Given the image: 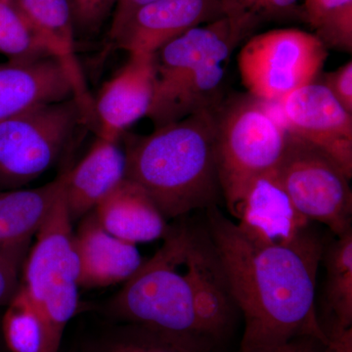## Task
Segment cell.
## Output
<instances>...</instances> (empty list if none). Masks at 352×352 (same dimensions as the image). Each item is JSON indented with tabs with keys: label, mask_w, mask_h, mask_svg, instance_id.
I'll list each match as a JSON object with an SVG mask.
<instances>
[{
	"label": "cell",
	"mask_w": 352,
	"mask_h": 352,
	"mask_svg": "<svg viewBox=\"0 0 352 352\" xmlns=\"http://www.w3.org/2000/svg\"><path fill=\"white\" fill-rule=\"evenodd\" d=\"M207 233L234 302L244 318L240 352L311 336L328 344L315 308L324 238L310 228L289 245L252 239L215 207Z\"/></svg>",
	"instance_id": "obj_1"
},
{
	"label": "cell",
	"mask_w": 352,
	"mask_h": 352,
	"mask_svg": "<svg viewBox=\"0 0 352 352\" xmlns=\"http://www.w3.org/2000/svg\"><path fill=\"white\" fill-rule=\"evenodd\" d=\"M217 110L201 111L129 139L126 179L139 185L166 219L214 207L221 195Z\"/></svg>",
	"instance_id": "obj_2"
},
{
	"label": "cell",
	"mask_w": 352,
	"mask_h": 352,
	"mask_svg": "<svg viewBox=\"0 0 352 352\" xmlns=\"http://www.w3.org/2000/svg\"><path fill=\"white\" fill-rule=\"evenodd\" d=\"M247 32L224 16L189 30L155 53L156 83L147 115L155 129L219 107L227 62Z\"/></svg>",
	"instance_id": "obj_3"
},
{
	"label": "cell",
	"mask_w": 352,
	"mask_h": 352,
	"mask_svg": "<svg viewBox=\"0 0 352 352\" xmlns=\"http://www.w3.org/2000/svg\"><path fill=\"white\" fill-rule=\"evenodd\" d=\"M192 236L188 226L170 227L156 254L111 298L107 309L113 318L171 337L215 344L201 332L194 310Z\"/></svg>",
	"instance_id": "obj_4"
},
{
	"label": "cell",
	"mask_w": 352,
	"mask_h": 352,
	"mask_svg": "<svg viewBox=\"0 0 352 352\" xmlns=\"http://www.w3.org/2000/svg\"><path fill=\"white\" fill-rule=\"evenodd\" d=\"M217 161L221 195L235 219L245 192L276 170L288 132L265 102L241 97L217 109Z\"/></svg>",
	"instance_id": "obj_5"
},
{
	"label": "cell",
	"mask_w": 352,
	"mask_h": 352,
	"mask_svg": "<svg viewBox=\"0 0 352 352\" xmlns=\"http://www.w3.org/2000/svg\"><path fill=\"white\" fill-rule=\"evenodd\" d=\"M74 235L63 193L36 233L22 268L21 286L45 331L43 352H59L65 329L78 311L80 267Z\"/></svg>",
	"instance_id": "obj_6"
},
{
	"label": "cell",
	"mask_w": 352,
	"mask_h": 352,
	"mask_svg": "<svg viewBox=\"0 0 352 352\" xmlns=\"http://www.w3.org/2000/svg\"><path fill=\"white\" fill-rule=\"evenodd\" d=\"M88 126L76 98L0 122V191L22 188L57 163L76 131Z\"/></svg>",
	"instance_id": "obj_7"
},
{
	"label": "cell",
	"mask_w": 352,
	"mask_h": 352,
	"mask_svg": "<svg viewBox=\"0 0 352 352\" xmlns=\"http://www.w3.org/2000/svg\"><path fill=\"white\" fill-rule=\"evenodd\" d=\"M327 47L318 36L296 29L274 30L252 36L238 56L241 80L251 96L278 104L314 82Z\"/></svg>",
	"instance_id": "obj_8"
},
{
	"label": "cell",
	"mask_w": 352,
	"mask_h": 352,
	"mask_svg": "<svg viewBox=\"0 0 352 352\" xmlns=\"http://www.w3.org/2000/svg\"><path fill=\"white\" fill-rule=\"evenodd\" d=\"M275 173L305 219L324 224L337 237L352 230L351 178L332 157L288 133Z\"/></svg>",
	"instance_id": "obj_9"
},
{
	"label": "cell",
	"mask_w": 352,
	"mask_h": 352,
	"mask_svg": "<svg viewBox=\"0 0 352 352\" xmlns=\"http://www.w3.org/2000/svg\"><path fill=\"white\" fill-rule=\"evenodd\" d=\"M289 135L327 154L352 176V113L323 83L298 88L278 103Z\"/></svg>",
	"instance_id": "obj_10"
},
{
	"label": "cell",
	"mask_w": 352,
	"mask_h": 352,
	"mask_svg": "<svg viewBox=\"0 0 352 352\" xmlns=\"http://www.w3.org/2000/svg\"><path fill=\"white\" fill-rule=\"evenodd\" d=\"M156 83L155 54L131 53L127 63L94 100L97 136L119 142L134 122L147 117Z\"/></svg>",
	"instance_id": "obj_11"
},
{
	"label": "cell",
	"mask_w": 352,
	"mask_h": 352,
	"mask_svg": "<svg viewBox=\"0 0 352 352\" xmlns=\"http://www.w3.org/2000/svg\"><path fill=\"white\" fill-rule=\"evenodd\" d=\"M224 16L220 0H155L132 16L113 43L129 54H155L189 30Z\"/></svg>",
	"instance_id": "obj_12"
},
{
	"label": "cell",
	"mask_w": 352,
	"mask_h": 352,
	"mask_svg": "<svg viewBox=\"0 0 352 352\" xmlns=\"http://www.w3.org/2000/svg\"><path fill=\"white\" fill-rule=\"evenodd\" d=\"M235 219L252 239L267 245H289L311 227L280 184L274 171L250 185Z\"/></svg>",
	"instance_id": "obj_13"
},
{
	"label": "cell",
	"mask_w": 352,
	"mask_h": 352,
	"mask_svg": "<svg viewBox=\"0 0 352 352\" xmlns=\"http://www.w3.org/2000/svg\"><path fill=\"white\" fill-rule=\"evenodd\" d=\"M71 98H75L73 83L56 57L0 63V122Z\"/></svg>",
	"instance_id": "obj_14"
},
{
	"label": "cell",
	"mask_w": 352,
	"mask_h": 352,
	"mask_svg": "<svg viewBox=\"0 0 352 352\" xmlns=\"http://www.w3.org/2000/svg\"><path fill=\"white\" fill-rule=\"evenodd\" d=\"M190 273L199 327L205 337L221 347L232 330L238 309L207 233L193 230Z\"/></svg>",
	"instance_id": "obj_15"
},
{
	"label": "cell",
	"mask_w": 352,
	"mask_h": 352,
	"mask_svg": "<svg viewBox=\"0 0 352 352\" xmlns=\"http://www.w3.org/2000/svg\"><path fill=\"white\" fill-rule=\"evenodd\" d=\"M82 219L74 235L80 288H101L126 282L143 263L136 245L107 232L94 210Z\"/></svg>",
	"instance_id": "obj_16"
},
{
	"label": "cell",
	"mask_w": 352,
	"mask_h": 352,
	"mask_svg": "<svg viewBox=\"0 0 352 352\" xmlns=\"http://www.w3.org/2000/svg\"><path fill=\"white\" fill-rule=\"evenodd\" d=\"M126 175V154L119 142L98 136L82 161L66 171L64 199L72 223L94 210Z\"/></svg>",
	"instance_id": "obj_17"
},
{
	"label": "cell",
	"mask_w": 352,
	"mask_h": 352,
	"mask_svg": "<svg viewBox=\"0 0 352 352\" xmlns=\"http://www.w3.org/2000/svg\"><path fill=\"white\" fill-rule=\"evenodd\" d=\"M44 43L66 69L73 83L75 98L95 126L94 100L76 58V36L69 0H16Z\"/></svg>",
	"instance_id": "obj_18"
},
{
	"label": "cell",
	"mask_w": 352,
	"mask_h": 352,
	"mask_svg": "<svg viewBox=\"0 0 352 352\" xmlns=\"http://www.w3.org/2000/svg\"><path fill=\"white\" fill-rule=\"evenodd\" d=\"M94 212L111 235L134 245L164 239L170 229L144 190L126 178Z\"/></svg>",
	"instance_id": "obj_19"
},
{
	"label": "cell",
	"mask_w": 352,
	"mask_h": 352,
	"mask_svg": "<svg viewBox=\"0 0 352 352\" xmlns=\"http://www.w3.org/2000/svg\"><path fill=\"white\" fill-rule=\"evenodd\" d=\"M66 173L34 189L0 191V252H29L32 238L64 193Z\"/></svg>",
	"instance_id": "obj_20"
},
{
	"label": "cell",
	"mask_w": 352,
	"mask_h": 352,
	"mask_svg": "<svg viewBox=\"0 0 352 352\" xmlns=\"http://www.w3.org/2000/svg\"><path fill=\"white\" fill-rule=\"evenodd\" d=\"M85 352H220V347L205 340L179 339L141 326L120 323Z\"/></svg>",
	"instance_id": "obj_21"
},
{
	"label": "cell",
	"mask_w": 352,
	"mask_h": 352,
	"mask_svg": "<svg viewBox=\"0 0 352 352\" xmlns=\"http://www.w3.org/2000/svg\"><path fill=\"white\" fill-rule=\"evenodd\" d=\"M322 261L327 270L329 319L325 326L352 328V230L326 245Z\"/></svg>",
	"instance_id": "obj_22"
},
{
	"label": "cell",
	"mask_w": 352,
	"mask_h": 352,
	"mask_svg": "<svg viewBox=\"0 0 352 352\" xmlns=\"http://www.w3.org/2000/svg\"><path fill=\"white\" fill-rule=\"evenodd\" d=\"M4 342L11 352H43L45 331L41 315L22 286L2 318Z\"/></svg>",
	"instance_id": "obj_23"
},
{
	"label": "cell",
	"mask_w": 352,
	"mask_h": 352,
	"mask_svg": "<svg viewBox=\"0 0 352 352\" xmlns=\"http://www.w3.org/2000/svg\"><path fill=\"white\" fill-rule=\"evenodd\" d=\"M302 17L326 47L352 51V0H302Z\"/></svg>",
	"instance_id": "obj_24"
},
{
	"label": "cell",
	"mask_w": 352,
	"mask_h": 352,
	"mask_svg": "<svg viewBox=\"0 0 352 352\" xmlns=\"http://www.w3.org/2000/svg\"><path fill=\"white\" fill-rule=\"evenodd\" d=\"M0 55L7 60L54 56L16 0H0Z\"/></svg>",
	"instance_id": "obj_25"
},
{
	"label": "cell",
	"mask_w": 352,
	"mask_h": 352,
	"mask_svg": "<svg viewBox=\"0 0 352 352\" xmlns=\"http://www.w3.org/2000/svg\"><path fill=\"white\" fill-rule=\"evenodd\" d=\"M227 17L244 25L248 32L264 18L278 17L296 10L302 0H220Z\"/></svg>",
	"instance_id": "obj_26"
},
{
	"label": "cell",
	"mask_w": 352,
	"mask_h": 352,
	"mask_svg": "<svg viewBox=\"0 0 352 352\" xmlns=\"http://www.w3.org/2000/svg\"><path fill=\"white\" fill-rule=\"evenodd\" d=\"M119 0H69L76 38L99 32Z\"/></svg>",
	"instance_id": "obj_27"
},
{
	"label": "cell",
	"mask_w": 352,
	"mask_h": 352,
	"mask_svg": "<svg viewBox=\"0 0 352 352\" xmlns=\"http://www.w3.org/2000/svg\"><path fill=\"white\" fill-rule=\"evenodd\" d=\"M28 254L0 252V307L8 305L20 287V273Z\"/></svg>",
	"instance_id": "obj_28"
},
{
	"label": "cell",
	"mask_w": 352,
	"mask_h": 352,
	"mask_svg": "<svg viewBox=\"0 0 352 352\" xmlns=\"http://www.w3.org/2000/svg\"><path fill=\"white\" fill-rule=\"evenodd\" d=\"M323 85L330 90L347 112L352 113V61L328 73L324 78Z\"/></svg>",
	"instance_id": "obj_29"
},
{
	"label": "cell",
	"mask_w": 352,
	"mask_h": 352,
	"mask_svg": "<svg viewBox=\"0 0 352 352\" xmlns=\"http://www.w3.org/2000/svg\"><path fill=\"white\" fill-rule=\"evenodd\" d=\"M153 1L155 0H119L113 12L112 24H111L110 32H109V38H110L111 43L115 41L124 25L131 19L132 16L138 12L139 9Z\"/></svg>",
	"instance_id": "obj_30"
},
{
	"label": "cell",
	"mask_w": 352,
	"mask_h": 352,
	"mask_svg": "<svg viewBox=\"0 0 352 352\" xmlns=\"http://www.w3.org/2000/svg\"><path fill=\"white\" fill-rule=\"evenodd\" d=\"M325 342L311 336H302L276 344V346L264 347L245 352H324ZM240 352V351H238Z\"/></svg>",
	"instance_id": "obj_31"
},
{
	"label": "cell",
	"mask_w": 352,
	"mask_h": 352,
	"mask_svg": "<svg viewBox=\"0 0 352 352\" xmlns=\"http://www.w3.org/2000/svg\"><path fill=\"white\" fill-rule=\"evenodd\" d=\"M328 338L324 352H352V328L330 326L325 329Z\"/></svg>",
	"instance_id": "obj_32"
}]
</instances>
